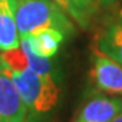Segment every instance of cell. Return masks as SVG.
Returning a JSON list of instances; mask_svg holds the SVG:
<instances>
[{
  "mask_svg": "<svg viewBox=\"0 0 122 122\" xmlns=\"http://www.w3.org/2000/svg\"><path fill=\"white\" fill-rule=\"evenodd\" d=\"M8 69L26 103L30 122H49L61 100L60 69L38 72L26 65Z\"/></svg>",
  "mask_w": 122,
  "mask_h": 122,
  "instance_id": "obj_1",
  "label": "cell"
},
{
  "mask_svg": "<svg viewBox=\"0 0 122 122\" xmlns=\"http://www.w3.org/2000/svg\"><path fill=\"white\" fill-rule=\"evenodd\" d=\"M16 26L19 38L56 29L66 38L75 34L73 20L53 0H18Z\"/></svg>",
  "mask_w": 122,
  "mask_h": 122,
  "instance_id": "obj_2",
  "label": "cell"
},
{
  "mask_svg": "<svg viewBox=\"0 0 122 122\" xmlns=\"http://www.w3.org/2000/svg\"><path fill=\"white\" fill-rule=\"evenodd\" d=\"M0 122H30L26 103L4 61L0 64Z\"/></svg>",
  "mask_w": 122,
  "mask_h": 122,
  "instance_id": "obj_3",
  "label": "cell"
},
{
  "mask_svg": "<svg viewBox=\"0 0 122 122\" xmlns=\"http://www.w3.org/2000/svg\"><path fill=\"white\" fill-rule=\"evenodd\" d=\"M91 80L98 92L122 96V65L96 49L92 54Z\"/></svg>",
  "mask_w": 122,
  "mask_h": 122,
  "instance_id": "obj_4",
  "label": "cell"
},
{
  "mask_svg": "<svg viewBox=\"0 0 122 122\" xmlns=\"http://www.w3.org/2000/svg\"><path fill=\"white\" fill-rule=\"evenodd\" d=\"M122 110V96L94 94L84 102L72 122H111Z\"/></svg>",
  "mask_w": 122,
  "mask_h": 122,
  "instance_id": "obj_5",
  "label": "cell"
},
{
  "mask_svg": "<svg viewBox=\"0 0 122 122\" xmlns=\"http://www.w3.org/2000/svg\"><path fill=\"white\" fill-rule=\"evenodd\" d=\"M95 46L96 50L122 65V15L114 18L100 29Z\"/></svg>",
  "mask_w": 122,
  "mask_h": 122,
  "instance_id": "obj_6",
  "label": "cell"
},
{
  "mask_svg": "<svg viewBox=\"0 0 122 122\" xmlns=\"http://www.w3.org/2000/svg\"><path fill=\"white\" fill-rule=\"evenodd\" d=\"M18 0H0V52L20 45L16 26Z\"/></svg>",
  "mask_w": 122,
  "mask_h": 122,
  "instance_id": "obj_7",
  "label": "cell"
},
{
  "mask_svg": "<svg viewBox=\"0 0 122 122\" xmlns=\"http://www.w3.org/2000/svg\"><path fill=\"white\" fill-rule=\"evenodd\" d=\"M81 30H88L99 12L96 0H53Z\"/></svg>",
  "mask_w": 122,
  "mask_h": 122,
  "instance_id": "obj_8",
  "label": "cell"
},
{
  "mask_svg": "<svg viewBox=\"0 0 122 122\" xmlns=\"http://www.w3.org/2000/svg\"><path fill=\"white\" fill-rule=\"evenodd\" d=\"M25 38H27L31 50L35 56L42 58H53L66 37L60 30L48 29L39 31L37 34L27 35Z\"/></svg>",
  "mask_w": 122,
  "mask_h": 122,
  "instance_id": "obj_9",
  "label": "cell"
},
{
  "mask_svg": "<svg viewBox=\"0 0 122 122\" xmlns=\"http://www.w3.org/2000/svg\"><path fill=\"white\" fill-rule=\"evenodd\" d=\"M118 1L119 0H96V3L99 4L100 8H110V7L117 4Z\"/></svg>",
  "mask_w": 122,
  "mask_h": 122,
  "instance_id": "obj_10",
  "label": "cell"
},
{
  "mask_svg": "<svg viewBox=\"0 0 122 122\" xmlns=\"http://www.w3.org/2000/svg\"><path fill=\"white\" fill-rule=\"evenodd\" d=\"M111 122H122V110L119 111V114H118V115H117L115 118H114V119H113Z\"/></svg>",
  "mask_w": 122,
  "mask_h": 122,
  "instance_id": "obj_11",
  "label": "cell"
},
{
  "mask_svg": "<svg viewBox=\"0 0 122 122\" xmlns=\"http://www.w3.org/2000/svg\"><path fill=\"white\" fill-rule=\"evenodd\" d=\"M1 62H3V58H1V56H0V64H1Z\"/></svg>",
  "mask_w": 122,
  "mask_h": 122,
  "instance_id": "obj_12",
  "label": "cell"
}]
</instances>
